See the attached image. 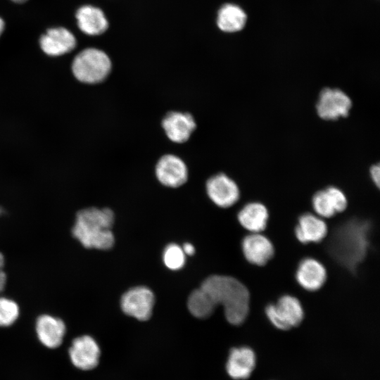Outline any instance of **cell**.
Masks as SVG:
<instances>
[{
    "label": "cell",
    "mask_w": 380,
    "mask_h": 380,
    "mask_svg": "<svg viewBox=\"0 0 380 380\" xmlns=\"http://www.w3.org/2000/svg\"><path fill=\"white\" fill-rule=\"evenodd\" d=\"M370 175L374 183L379 188L380 185V167L379 163L370 167Z\"/></svg>",
    "instance_id": "26"
},
{
    "label": "cell",
    "mask_w": 380,
    "mask_h": 380,
    "mask_svg": "<svg viewBox=\"0 0 380 380\" xmlns=\"http://www.w3.org/2000/svg\"><path fill=\"white\" fill-rule=\"evenodd\" d=\"M19 316L17 303L7 298L0 297V327L13 324Z\"/></svg>",
    "instance_id": "24"
},
{
    "label": "cell",
    "mask_w": 380,
    "mask_h": 380,
    "mask_svg": "<svg viewBox=\"0 0 380 380\" xmlns=\"http://www.w3.org/2000/svg\"><path fill=\"white\" fill-rule=\"evenodd\" d=\"M155 303L154 294L146 286H136L126 291L120 300L122 311L140 321L148 319Z\"/></svg>",
    "instance_id": "6"
},
{
    "label": "cell",
    "mask_w": 380,
    "mask_h": 380,
    "mask_svg": "<svg viewBox=\"0 0 380 380\" xmlns=\"http://www.w3.org/2000/svg\"><path fill=\"white\" fill-rule=\"evenodd\" d=\"M4 265V255L0 253V270H3Z\"/></svg>",
    "instance_id": "29"
},
{
    "label": "cell",
    "mask_w": 380,
    "mask_h": 380,
    "mask_svg": "<svg viewBox=\"0 0 380 380\" xmlns=\"http://www.w3.org/2000/svg\"><path fill=\"white\" fill-rule=\"evenodd\" d=\"M196 127L195 120L189 113L170 111L162 120V127L166 136L177 144L188 141Z\"/></svg>",
    "instance_id": "11"
},
{
    "label": "cell",
    "mask_w": 380,
    "mask_h": 380,
    "mask_svg": "<svg viewBox=\"0 0 380 380\" xmlns=\"http://www.w3.org/2000/svg\"><path fill=\"white\" fill-rule=\"evenodd\" d=\"M163 258L165 266L172 270L181 269L185 263V253L182 248L175 243L165 247Z\"/></svg>",
    "instance_id": "23"
},
{
    "label": "cell",
    "mask_w": 380,
    "mask_h": 380,
    "mask_svg": "<svg viewBox=\"0 0 380 380\" xmlns=\"http://www.w3.org/2000/svg\"><path fill=\"white\" fill-rule=\"evenodd\" d=\"M2 213V209L0 208V214Z\"/></svg>",
    "instance_id": "32"
},
{
    "label": "cell",
    "mask_w": 380,
    "mask_h": 380,
    "mask_svg": "<svg viewBox=\"0 0 380 380\" xmlns=\"http://www.w3.org/2000/svg\"><path fill=\"white\" fill-rule=\"evenodd\" d=\"M12 1L16 3H23L26 1L27 0H12Z\"/></svg>",
    "instance_id": "31"
},
{
    "label": "cell",
    "mask_w": 380,
    "mask_h": 380,
    "mask_svg": "<svg viewBox=\"0 0 380 380\" xmlns=\"http://www.w3.org/2000/svg\"><path fill=\"white\" fill-rule=\"evenodd\" d=\"M157 179L163 185L177 188L188 179V167L184 160L174 154H165L158 160L156 169Z\"/></svg>",
    "instance_id": "8"
},
{
    "label": "cell",
    "mask_w": 380,
    "mask_h": 380,
    "mask_svg": "<svg viewBox=\"0 0 380 380\" xmlns=\"http://www.w3.org/2000/svg\"><path fill=\"white\" fill-rule=\"evenodd\" d=\"M6 283V274L4 270H0V292H1Z\"/></svg>",
    "instance_id": "28"
},
{
    "label": "cell",
    "mask_w": 380,
    "mask_h": 380,
    "mask_svg": "<svg viewBox=\"0 0 380 380\" xmlns=\"http://www.w3.org/2000/svg\"><path fill=\"white\" fill-rule=\"evenodd\" d=\"M265 313L272 325L280 330L297 327L304 316L300 302L290 295H284L276 303L268 305Z\"/></svg>",
    "instance_id": "5"
},
{
    "label": "cell",
    "mask_w": 380,
    "mask_h": 380,
    "mask_svg": "<svg viewBox=\"0 0 380 380\" xmlns=\"http://www.w3.org/2000/svg\"><path fill=\"white\" fill-rule=\"evenodd\" d=\"M352 106L349 96L338 89L325 88L319 94L316 106L319 116L327 120L346 117Z\"/></svg>",
    "instance_id": "7"
},
{
    "label": "cell",
    "mask_w": 380,
    "mask_h": 380,
    "mask_svg": "<svg viewBox=\"0 0 380 380\" xmlns=\"http://www.w3.org/2000/svg\"><path fill=\"white\" fill-rule=\"evenodd\" d=\"M69 356L75 367L82 370H90L99 363L100 348L91 336L84 335L73 340L69 348Z\"/></svg>",
    "instance_id": "10"
},
{
    "label": "cell",
    "mask_w": 380,
    "mask_h": 380,
    "mask_svg": "<svg viewBox=\"0 0 380 380\" xmlns=\"http://www.w3.org/2000/svg\"><path fill=\"white\" fill-rule=\"evenodd\" d=\"M296 278L304 289L313 291L320 289L327 279V271L317 260L307 258L301 260L296 270Z\"/></svg>",
    "instance_id": "15"
},
{
    "label": "cell",
    "mask_w": 380,
    "mask_h": 380,
    "mask_svg": "<svg viewBox=\"0 0 380 380\" xmlns=\"http://www.w3.org/2000/svg\"><path fill=\"white\" fill-rule=\"evenodd\" d=\"M256 364L254 351L246 346L232 348L227 361V374L234 379L244 380L253 372Z\"/></svg>",
    "instance_id": "14"
},
{
    "label": "cell",
    "mask_w": 380,
    "mask_h": 380,
    "mask_svg": "<svg viewBox=\"0 0 380 380\" xmlns=\"http://www.w3.org/2000/svg\"><path fill=\"white\" fill-rule=\"evenodd\" d=\"M334 205L336 213H341L347 207V198L342 191L335 186H329L325 189Z\"/></svg>",
    "instance_id": "25"
},
{
    "label": "cell",
    "mask_w": 380,
    "mask_h": 380,
    "mask_svg": "<svg viewBox=\"0 0 380 380\" xmlns=\"http://www.w3.org/2000/svg\"><path fill=\"white\" fill-rule=\"evenodd\" d=\"M187 306L192 315L201 319L210 316L215 308L208 295L201 287L189 295Z\"/></svg>",
    "instance_id": "21"
},
{
    "label": "cell",
    "mask_w": 380,
    "mask_h": 380,
    "mask_svg": "<svg viewBox=\"0 0 380 380\" xmlns=\"http://www.w3.org/2000/svg\"><path fill=\"white\" fill-rule=\"evenodd\" d=\"M241 246L246 259L258 266L265 265L274 253L271 241L260 233H251L245 236Z\"/></svg>",
    "instance_id": "13"
},
{
    "label": "cell",
    "mask_w": 380,
    "mask_h": 380,
    "mask_svg": "<svg viewBox=\"0 0 380 380\" xmlns=\"http://www.w3.org/2000/svg\"><path fill=\"white\" fill-rule=\"evenodd\" d=\"M113 222L114 213L109 208H84L77 213L72 233L87 248L108 250L115 242Z\"/></svg>",
    "instance_id": "2"
},
{
    "label": "cell",
    "mask_w": 380,
    "mask_h": 380,
    "mask_svg": "<svg viewBox=\"0 0 380 380\" xmlns=\"http://www.w3.org/2000/svg\"><path fill=\"white\" fill-rule=\"evenodd\" d=\"M201 288L215 307L223 306L225 317L230 324L239 325L245 321L249 311L250 294L238 279L229 276L213 275L202 283Z\"/></svg>",
    "instance_id": "1"
},
{
    "label": "cell",
    "mask_w": 380,
    "mask_h": 380,
    "mask_svg": "<svg viewBox=\"0 0 380 380\" xmlns=\"http://www.w3.org/2000/svg\"><path fill=\"white\" fill-rule=\"evenodd\" d=\"M5 23L1 18H0V35L4 30Z\"/></svg>",
    "instance_id": "30"
},
{
    "label": "cell",
    "mask_w": 380,
    "mask_h": 380,
    "mask_svg": "<svg viewBox=\"0 0 380 380\" xmlns=\"http://www.w3.org/2000/svg\"><path fill=\"white\" fill-rule=\"evenodd\" d=\"M112 63L108 56L96 48H87L80 51L72 63L75 77L85 84H98L109 75Z\"/></svg>",
    "instance_id": "4"
},
{
    "label": "cell",
    "mask_w": 380,
    "mask_h": 380,
    "mask_svg": "<svg viewBox=\"0 0 380 380\" xmlns=\"http://www.w3.org/2000/svg\"><path fill=\"white\" fill-rule=\"evenodd\" d=\"M39 44L47 55L58 56L72 51L76 46L77 40L66 28L54 27L49 29L42 35Z\"/></svg>",
    "instance_id": "12"
},
{
    "label": "cell",
    "mask_w": 380,
    "mask_h": 380,
    "mask_svg": "<svg viewBox=\"0 0 380 380\" xmlns=\"http://www.w3.org/2000/svg\"><path fill=\"white\" fill-rule=\"evenodd\" d=\"M367 223L349 222L334 234L332 252L338 260L348 268H354L365 258L368 247Z\"/></svg>",
    "instance_id": "3"
},
{
    "label": "cell",
    "mask_w": 380,
    "mask_h": 380,
    "mask_svg": "<svg viewBox=\"0 0 380 380\" xmlns=\"http://www.w3.org/2000/svg\"><path fill=\"white\" fill-rule=\"evenodd\" d=\"M269 214L261 203L252 202L245 205L238 213L241 225L251 233H260L267 227Z\"/></svg>",
    "instance_id": "19"
},
{
    "label": "cell",
    "mask_w": 380,
    "mask_h": 380,
    "mask_svg": "<svg viewBox=\"0 0 380 380\" xmlns=\"http://www.w3.org/2000/svg\"><path fill=\"white\" fill-rule=\"evenodd\" d=\"M206 191L210 199L220 208H229L239 198L236 183L224 173L210 177L206 182Z\"/></svg>",
    "instance_id": "9"
},
{
    "label": "cell",
    "mask_w": 380,
    "mask_h": 380,
    "mask_svg": "<svg viewBox=\"0 0 380 380\" xmlns=\"http://www.w3.org/2000/svg\"><path fill=\"white\" fill-rule=\"evenodd\" d=\"M182 250L185 254L193 255L195 252V248L194 246L190 243H185L183 245Z\"/></svg>",
    "instance_id": "27"
},
{
    "label": "cell",
    "mask_w": 380,
    "mask_h": 380,
    "mask_svg": "<svg viewBox=\"0 0 380 380\" xmlns=\"http://www.w3.org/2000/svg\"><path fill=\"white\" fill-rule=\"evenodd\" d=\"M312 207L320 217L329 218L336 213L326 190L319 191L313 196Z\"/></svg>",
    "instance_id": "22"
},
{
    "label": "cell",
    "mask_w": 380,
    "mask_h": 380,
    "mask_svg": "<svg viewBox=\"0 0 380 380\" xmlns=\"http://www.w3.org/2000/svg\"><path fill=\"white\" fill-rule=\"evenodd\" d=\"M77 25L81 31L88 35H99L103 33L108 27V20L100 8L85 5L76 13Z\"/></svg>",
    "instance_id": "18"
},
{
    "label": "cell",
    "mask_w": 380,
    "mask_h": 380,
    "mask_svg": "<svg viewBox=\"0 0 380 380\" xmlns=\"http://www.w3.org/2000/svg\"><path fill=\"white\" fill-rule=\"evenodd\" d=\"M246 15L239 6L232 4L223 5L218 11L217 24L225 32H235L243 28Z\"/></svg>",
    "instance_id": "20"
},
{
    "label": "cell",
    "mask_w": 380,
    "mask_h": 380,
    "mask_svg": "<svg viewBox=\"0 0 380 380\" xmlns=\"http://www.w3.org/2000/svg\"><path fill=\"white\" fill-rule=\"evenodd\" d=\"M36 332L44 346L49 348H56L63 342L65 325L63 320L58 317L42 315L37 319Z\"/></svg>",
    "instance_id": "16"
},
{
    "label": "cell",
    "mask_w": 380,
    "mask_h": 380,
    "mask_svg": "<svg viewBox=\"0 0 380 380\" xmlns=\"http://www.w3.org/2000/svg\"><path fill=\"white\" fill-rule=\"evenodd\" d=\"M327 232V224L322 217L312 213L302 215L295 229L297 239L303 243L319 242L325 238Z\"/></svg>",
    "instance_id": "17"
}]
</instances>
